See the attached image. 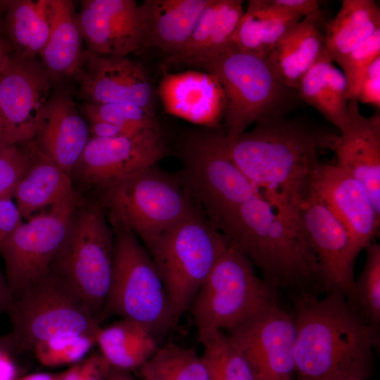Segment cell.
<instances>
[{
	"label": "cell",
	"mask_w": 380,
	"mask_h": 380,
	"mask_svg": "<svg viewBox=\"0 0 380 380\" xmlns=\"http://www.w3.org/2000/svg\"><path fill=\"white\" fill-rule=\"evenodd\" d=\"M310 193L317 196L345 227L356 259L372 242L380 220V214L364 186L337 165L321 161L312 175Z\"/></svg>",
	"instance_id": "obj_16"
},
{
	"label": "cell",
	"mask_w": 380,
	"mask_h": 380,
	"mask_svg": "<svg viewBox=\"0 0 380 380\" xmlns=\"http://www.w3.org/2000/svg\"><path fill=\"white\" fill-rule=\"evenodd\" d=\"M301 18L281 9L270 0H250L233 45L240 50L266 56L282 35Z\"/></svg>",
	"instance_id": "obj_31"
},
{
	"label": "cell",
	"mask_w": 380,
	"mask_h": 380,
	"mask_svg": "<svg viewBox=\"0 0 380 380\" xmlns=\"http://www.w3.org/2000/svg\"><path fill=\"white\" fill-rule=\"evenodd\" d=\"M0 143H1V123H0Z\"/></svg>",
	"instance_id": "obj_51"
},
{
	"label": "cell",
	"mask_w": 380,
	"mask_h": 380,
	"mask_svg": "<svg viewBox=\"0 0 380 380\" xmlns=\"http://www.w3.org/2000/svg\"><path fill=\"white\" fill-rule=\"evenodd\" d=\"M270 2L300 18H323L320 1L317 0H270Z\"/></svg>",
	"instance_id": "obj_43"
},
{
	"label": "cell",
	"mask_w": 380,
	"mask_h": 380,
	"mask_svg": "<svg viewBox=\"0 0 380 380\" xmlns=\"http://www.w3.org/2000/svg\"><path fill=\"white\" fill-rule=\"evenodd\" d=\"M298 218L320 265L326 291L343 293L354 301V263L350 236L326 205L310 193L298 210Z\"/></svg>",
	"instance_id": "obj_17"
},
{
	"label": "cell",
	"mask_w": 380,
	"mask_h": 380,
	"mask_svg": "<svg viewBox=\"0 0 380 380\" xmlns=\"http://www.w3.org/2000/svg\"><path fill=\"white\" fill-rule=\"evenodd\" d=\"M218 229L275 289L326 291L320 265L298 212L277 208L258 195L241 205Z\"/></svg>",
	"instance_id": "obj_3"
},
{
	"label": "cell",
	"mask_w": 380,
	"mask_h": 380,
	"mask_svg": "<svg viewBox=\"0 0 380 380\" xmlns=\"http://www.w3.org/2000/svg\"><path fill=\"white\" fill-rule=\"evenodd\" d=\"M110 368L101 354H95L58 373L57 380H106Z\"/></svg>",
	"instance_id": "obj_40"
},
{
	"label": "cell",
	"mask_w": 380,
	"mask_h": 380,
	"mask_svg": "<svg viewBox=\"0 0 380 380\" xmlns=\"http://www.w3.org/2000/svg\"><path fill=\"white\" fill-rule=\"evenodd\" d=\"M112 226L113 274L101 316L115 315L138 322L159 337L178 322L163 279L137 236L125 228Z\"/></svg>",
	"instance_id": "obj_8"
},
{
	"label": "cell",
	"mask_w": 380,
	"mask_h": 380,
	"mask_svg": "<svg viewBox=\"0 0 380 380\" xmlns=\"http://www.w3.org/2000/svg\"><path fill=\"white\" fill-rule=\"evenodd\" d=\"M338 139L339 134L281 116L255 123L227 142V149L263 198L277 208L298 211L310 194L319 154L334 151Z\"/></svg>",
	"instance_id": "obj_1"
},
{
	"label": "cell",
	"mask_w": 380,
	"mask_h": 380,
	"mask_svg": "<svg viewBox=\"0 0 380 380\" xmlns=\"http://www.w3.org/2000/svg\"><path fill=\"white\" fill-rule=\"evenodd\" d=\"M77 20L89 51L127 56L142 49L140 6L133 0H85Z\"/></svg>",
	"instance_id": "obj_19"
},
{
	"label": "cell",
	"mask_w": 380,
	"mask_h": 380,
	"mask_svg": "<svg viewBox=\"0 0 380 380\" xmlns=\"http://www.w3.org/2000/svg\"><path fill=\"white\" fill-rule=\"evenodd\" d=\"M10 58L9 46L0 39V73L6 68Z\"/></svg>",
	"instance_id": "obj_48"
},
{
	"label": "cell",
	"mask_w": 380,
	"mask_h": 380,
	"mask_svg": "<svg viewBox=\"0 0 380 380\" xmlns=\"http://www.w3.org/2000/svg\"><path fill=\"white\" fill-rule=\"evenodd\" d=\"M70 97H51L32 141L35 148L70 176L90 138L87 120Z\"/></svg>",
	"instance_id": "obj_22"
},
{
	"label": "cell",
	"mask_w": 380,
	"mask_h": 380,
	"mask_svg": "<svg viewBox=\"0 0 380 380\" xmlns=\"http://www.w3.org/2000/svg\"><path fill=\"white\" fill-rule=\"evenodd\" d=\"M357 101L379 108L380 56L376 58L367 69L360 87Z\"/></svg>",
	"instance_id": "obj_41"
},
{
	"label": "cell",
	"mask_w": 380,
	"mask_h": 380,
	"mask_svg": "<svg viewBox=\"0 0 380 380\" xmlns=\"http://www.w3.org/2000/svg\"><path fill=\"white\" fill-rule=\"evenodd\" d=\"M227 336L255 380H295V319L277 303L228 331Z\"/></svg>",
	"instance_id": "obj_13"
},
{
	"label": "cell",
	"mask_w": 380,
	"mask_h": 380,
	"mask_svg": "<svg viewBox=\"0 0 380 380\" xmlns=\"http://www.w3.org/2000/svg\"><path fill=\"white\" fill-rule=\"evenodd\" d=\"M50 21L48 42L39 55L50 77L76 74L82 61L83 37L73 3L69 0H46Z\"/></svg>",
	"instance_id": "obj_27"
},
{
	"label": "cell",
	"mask_w": 380,
	"mask_h": 380,
	"mask_svg": "<svg viewBox=\"0 0 380 380\" xmlns=\"http://www.w3.org/2000/svg\"><path fill=\"white\" fill-rule=\"evenodd\" d=\"M380 56V29L339 64L345 75L349 99L357 100L360 87L369 65Z\"/></svg>",
	"instance_id": "obj_38"
},
{
	"label": "cell",
	"mask_w": 380,
	"mask_h": 380,
	"mask_svg": "<svg viewBox=\"0 0 380 380\" xmlns=\"http://www.w3.org/2000/svg\"><path fill=\"white\" fill-rule=\"evenodd\" d=\"M143 380H156V379H143Z\"/></svg>",
	"instance_id": "obj_52"
},
{
	"label": "cell",
	"mask_w": 380,
	"mask_h": 380,
	"mask_svg": "<svg viewBox=\"0 0 380 380\" xmlns=\"http://www.w3.org/2000/svg\"><path fill=\"white\" fill-rule=\"evenodd\" d=\"M77 192L70 176L42 154L32 143V162L13 194L22 217L27 220Z\"/></svg>",
	"instance_id": "obj_25"
},
{
	"label": "cell",
	"mask_w": 380,
	"mask_h": 380,
	"mask_svg": "<svg viewBox=\"0 0 380 380\" xmlns=\"http://www.w3.org/2000/svg\"><path fill=\"white\" fill-rule=\"evenodd\" d=\"M96 336L62 335L39 343L33 351L40 363L46 367L75 364L96 344Z\"/></svg>",
	"instance_id": "obj_37"
},
{
	"label": "cell",
	"mask_w": 380,
	"mask_h": 380,
	"mask_svg": "<svg viewBox=\"0 0 380 380\" xmlns=\"http://www.w3.org/2000/svg\"><path fill=\"white\" fill-rule=\"evenodd\" d=\"M336 380H367L366 379H361V378H344V379H339Z\"/></svg>",
	"instance_id": "obj_50"
},
{
	"label": "cell",
	"mask_w": 380,
	"mask_h": 380,
	"mask_svg": "<svg viewBox=\"0 0 380 380\" xmlns=\"http://www.w3.org/2000/svg\"><path fill=\"white\" fill-rule=\"evenodd\" d=\"M106 380H134L128 371L110 366Z\"/></svg>",
	"instance_id": "obj_47"
},
{
	"label": "cell",
	"mask_w": 380,
	"mask_h": 380,
	"mask_svg": "<svg viewBox=\"0 0 380 380\" xmlns=\"http://www.w3.org/2000/svg\"><path fill=\"white\" fill-rule=\"evenodd\" d=\"M89 122L91 137L95 138L110 139L140 131L99 120H92Z\"/></svg>",
	"instance_id": "obj_44"
},
{
	"label": "cell",
	"mask_w": 380,
	"mask_h": 380,
	"mask_svg": "<svg viewBox=\"0 0 380 380\" xmlns=\"http://www.w3.org/2000/svg\"><path fill=\"white\" fill-rule=\"evenodd\" d=\"M243 13L241 0H210L184 47L167 62L196 66L225 51L233 45Z\"/></svg>",
	"instance_id": "obj_24"
},
{
	"label": "cell",
	"mask_w": 380,
	"mask_h": 380,
	"mask_svg": "<svg viewBox=\"0 0 380 380\" xmlns=\"http://www.w3.org/2000/svg\"><path fill=\"white\" fill-rule=\"evenodd\" d=\"M22 219L13 197L0 198V244L22 222Z\"/></svg>",
	"instance_id": "obj_42"
},
{
	"label": "cell",
	"mask_w": 380,
	"mask_h": 380,
	"mask_svg": "<svg viewBox=\"0 0 380 380\" xmlns=\"http://www.w3.org/2000/svg\"><path fill=\"white\" fill-rule=\"evenodd\" d=\"M362 270L354 283L353 305L372 327L380 323V246L370 243Z\"/></svg>",
	"instance_id": "obj_35"
},
{
	"label": "cell",
	"mask_w": 380,
	"mask_h": 380,
	"mask_svg": "<svg viewBox=\"0 0 380 380\" xmlns=\"http://www.w3.org/2000/svg\"><path fill=\"white\" fill-rule=\"evenodd\" d=\"M198 336L208 380H255L248 362L222 331Z\"/></svg>",
	"instance_id": "obj_34"
},
{
	"label": "cell",
	"mask_w": 380,
	"mask_h": 380,
	"mask_svg": "<svg viewBox=\"0 0 380 380\" xmlns=\"http://www.w3.org/2000/svg\"><path fill=\"white\" fill-rule=\"evenodd\" d=\"M7 312L15 350H33L43 341L65 334L96 335L99 319L77 292L49 272L17 298Z\"/></svg>",
	"instance_id": "obj_11"
},
{
	"label": "cell",
	"mask_w": 380,
	"mask_h": 380,
	"mask_svg": "<svg viewBox=\"0 0 380 380\" xmlns=\"http://www.w3.org/2000/svg\"><path fill=\"white\" fill-rule=\"evenodd\" d=\"M101 355L115 368L140 369L158 348V336L142 324L127 319L100 327L96 336Z\"/></svg>",
	"instance_id": "obj_30"
},
{
	"label": "cell",
	"mask_w": 380,
	"mask_h": 380,
	"mask_svg": "<svg viewBox=\"0 0 380 380\" xmlns=\"http://www.w3.org/2000/svg\"><path fill=\"white\" fill-rule=\"evenodd\" d=\"M196 67L215 75L222 85L227 101V142L234 141L253 123L286 116L300 100L297 91L281 80L265 56L234 45Z\"/></svg>",
	"instance_id": "obj_4"
},
{
	"label": "cell",
	"mask_w": 380,
	"mask_h": 380,
	"mask_svg": "<svg viewBox=\"0 0 380 380\" xmlns=\"http://www.w3.org/2000/svg\"><path fill=\"white\" fill-rule=\"evenodd\" d=\"M337 13L325 25L324 47L338 65L380 29V9L374 0H342Z\"/></svg>",
	"instance_id": "obj_28"
},
{
	"label": "cell",
	"mask_w": 380,
	"mask_h": 380,
	"mask_svg": "<svg viewBox=\"0 0 380 380\" xmlns=\"http://www.w3.org/2000/svg\"><path fill=\"white\" fill-rule=\"evenodd\" d=\"M113 250V231L101 207L80 199L49 272L66 281L99 320L111 284Z\"/></svg>",
	"instance_id": "obj_9"
},
{
	"label": "cell",
	"mask_w": 380,
	"mask_h": 380,
	"mask_svg": "<svg viewBox=\"0 0 380 380\" xmlns=\"http://www.w3.org/2000/svg\"><path fill=\"white\" fill-rule=\"evenodd\" d=\"M80 199L81 196L77 192L22 222L0 244V253L6 265V279L13 299L49 272Z\"/></svg>",
	"instance_id": "obj_12"
},
{
	"label": "cell",
	"mask_w": 380,
	"mask_h": 380,
	"mask_svg": "<svg viewBox=\"0 0 380 380\" xmlns=\"http://www.w3.org/2000/svg\"><path fill=\"white\" fill-rule=\"evenodd\" d=\"M339 131L336 165L364 186L380 214V115H362L358 101L349 99L347 118Z\"/></svg>",
	"instance_id": "obj_20"
},
{
	"label": "cell",
	"mask_w": 380,
	"mask_h": 380,
	"mask_svg": "<svg viewBox=\"0 0 380 380\" xmlns=\"http://www.w3.org/2000/svg\"><path fill=\"white\" fill-rule=\"evenodd\" d=\"M144 244L160 274L177 320L189 308L229 246L224 235L199 207Z\"/></svg>",
	"instance_id": "obj_5"
},
{
	"label": "cell",
	"mask_w": 380,
	"mask_h": 380,
	"mask_svg": "<svg viewBox=\"0 0 380 380\" xmlns=\"http://www.w3.org/2000/svg\"><path fill=\"white\" fill-rule=\"evenodd\" d=\"M158 94L165 111L191 122L218 127L227 101L217 77L208 72L164 73Z\"/></svg>",
	"instance_id": "obj_21"
},
{
	"label": "cell",
	"mask_w": 380,
	"mask_h": 380,
	"mask_svg": "<svg viewBox=\"0 0 380 380\" xmlns=\"http://www.w3.org/2000/svg\"><path fill=\"white\" fill-rule=\"evenodd\" d=\"M76 74L84 102L132 103L155 113L153 87L139 62L85 51Z\"/></svg>",
	"instance_id": "obj_18"
},
{
	"label": "cell",
	"mask_w": 380,
	"mask_h": 380,
	"mask_svg": "<svg viewBox=\"0 0 380 380\" xmlns=\"http://www.w3.org/2000/svg\"><path fill=\"white\" fill-rule=\"evenodd\" d=\"M95 189L111 224L131 231L144 243L198 207L178 175L156 165Z\"/></svg>",
	"instance_id": "obj_6"
},
{
	"label": "cell",
	"mask_w": 380,
	"mask_h": 380,
	"mask_svg": "<svg viewBox=\"0 0 380 380\" xmlns=\"http://www.w3.org/2000/svg\"><path fill=\"white\" fill-rule=\"evenodd\" d=\"M139 370L143 379L208 380L204 362L196 350L174 343L158 347Z\"/></svg>",
	"instance_id": "obj_33"
},
{
	"label": "cell",
	"mask_w": 380,
	"mask_h": 380,
	"mask_svg": "<svg viewBox=\"0 0 380 380\" xmlns=\"http://www.w3.org/2000/svg\"><path fill=\"white\" fill-rule=\"evenodd\" d=\"M167 152L160 127L110 139L91 137L70 177L72 183L96 188L154 166Z\"/></svg>",
	"instance_id": "obj_15"
},
{
	"label": "cell",
	"mask_w": 380,
	"mask_h": 380,
	"mask_svg": "<svg viewBox=\"0 0 380 380\" xmlns=\"http://www.w3.org/2000/svg\"><path fill=\"white\" fill-rule=\"evenodd\" d=\"M323 18H307L289 29L266 54L274 71L297 91L301 78L324 50L319 25Z\"/></svg>",
	"instance_id": "obj_26"
},
{
	"label": "cell",
	"mask_w": 380,
	"mask_h": 380,
	"mask_svg": "<svg viewBox=\"0 0 380 380\" xmlns=\"http://www.w3.org/2000/svg\"><path fill=\"white\" fill-rule=\"evenodd\" d=\"M276 290L229 244L190 305L198 334L239 326L277 303Z\"/></svg>",
	"instance_id": "obj_10"
},
{
	"label": "cell",
	"mask_w": 380,
	"mask_h": 380,
	"mask_svg": "<svg viewBox=\"0 0 380 380\" xmlns=\"http://www.w3.org/2000/svg\"><path fill=\"white\" fill-rule=\"evenodd\" d=\"M13 300L6 279L0 272V313L7 311Z\"/></svg>",
	"instance_id": "obj_46"
},
{
	"label": "cell",
	"mask_w": 380,
	"mask_h": 380,
	"mask_svg": "<svg viewBox=\"0 0 380 380\" xmlns=\"http://www.w3.org/2000/svg\"><path fill=\"white\" fill-rule=\"evenodd\" d=\"M32 159V143L24 146L0 143V198L13 197Z\"/></svg>",
	"instance_id": "obj_39"
},
{
	"label": "cell",
	"mask_w": 380,
	"mask_h": 380,
	"mask_svg": "<svg viewBox=\"0 0 380 380\" xmlns=\"http://www.w3.org/2000/svg\"><path fill=\"white\" fill-rule=\"evenodd\" d=\"M6 22L18 57L34 59L41 54L50 33L46 0L8 1Z\"/></svg>",
	"instance_id": "obj_32"
},
{
	"label": "cell",
	"mask_w": 380,
	"mask_h": 380,
	"mask_svg": "<svg viewBox=\"0 0 380 380\" xmlns=\"http://www.w3.org/2000/svg\"><path fill=\"white\" fill-rule=\"evenodd\" d=\"M50 77L34 58H10L0 73L1 143L24 146L33 141L51 98Z\"/></svg>",
	"instance_id": "obj_14"
},
{
	"label": "cell",
	"mask_w": 380,
	"mask_h": 380,
	"mask_svg": "<svg viewBox=\"0 0 380 380\" xmlns=\"http://www.w3.org/2000/svg\"><path fill=\"white\" fill-rule=\"evenodd\" d=\"M11 352L6 351L0 356V380H15L18 377L17 367Z\"/></svg>",
	"instance_id": "obj_45"
},
{
	"label": "cell",
	"mask_w": 380,
	"mask_h": 380,
	"mask_svg": "<svg viewBox=\"0 0 380 380\" xmlns=\"http://www.w3.org/2000/svg\"><path fill=\"white\" fill-rule=\"evenodd\" d=\"M178 174L194 201L217 228L241 205L260 195L229 156L218 127L186 133L179 145Z\"/></svg>",
	"instance_id": "obj_7"
},
{
	"label": "cell",
	"mask_w": 380,
	"mask_h": 380,
	"mask_svg": "<svg viewBox=\"0 0 380 380\" xmlns=\"http://www.w3.org/2000/svg\"><path fill=\"white\" fill-rule=\"evenodd\" d=\"M80 110L89 121L99 120L134 130L160 127L155 113L135 103L84 102Z\"/></svg>",
	"instance_id": "obj_36"
},
{
	"label": "cell",
	"mask_w": 380,
	"mask_h": 380,
	"mask_svg": "<svg viewBox=\"0 0 380 380\" xmlns=\"http://www.w3.org/2000/svg\"><path fill=\"white\" fill-rule=\"evenodd\" d=\"M296 327L295 380L369 379L374 369L378 329L338 291L323 298L293 296Z\"/></svg>",
	"instance_id": "obj_2"
},
{
	"label": "cell",
	"mask_w": 380,
	"mask_h": 380,
	"mask_svg": "<svg viewBox=\"0 0 380 380\" xmlns=\"http://www.w3.org/2000/svg\"><path fill=\"white\" fill-rule=\"evenodd\" d=\"M58 374L34 373L22 377H17L15 380H57Z\"/></svg>",
	"instance_id": "obj_49"
},
{
	"label": "cell",
	"mask_w": 380,
	"mask_h": 380,
	"mask_svg": "<svg viewBox=\"0 0 380 380\" xmlns=\"http://www.w3.org/2000/svg\"><path fill=\"white\" fill-rule=\"evenodd\" d=\"M297 92L300 100L315 108L338 129L343 126L349 101L343 72L334 65L325 49L301 78Z\"/></svg>",
	"instance_id": "obj_29"
},
{
	"label": "cell",
	"mask_w": 380,
	"mask_h": 380,
	"mask_svg": "<svg viewBox=\"0 0 380 380\" xmlns=\"http://www.w3.org/2000/svg\"><path fill=\"white\" fill-rule=\"evenodd\" d=\"M210 0H145L140 6L142 49L172 56L184 47Z\"/></svg>",
	"instance_id": "obj_23"
}]
</instances>
